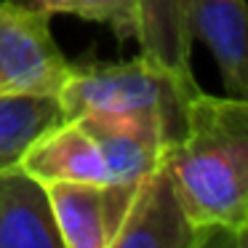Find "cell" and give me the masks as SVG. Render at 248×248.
Returning <instances> with one entry per match:
<instances>
[{
  "label": "cell",
  "mask_w": 248,
  "mask_h": 248,
  "mask_svg": "<svg viewBox=\"0 0 248 248\" xmlns=\"http://www.w3.org/2000/svg\"><path fill=\"white\" fill-rule=\"evenodd\" d=\"M200 91L195 80L152 64L147 56L131 62H86L72 64L62 83L59 99L64 120L104 118L128 120L155 128L168 147L184 134L187 102Z\"/></svg>",
  "instance_id": "cell-2"
},
{
  "label": "cell",
  "mask_w": 248,
  "mask_h": 248,
  "mask_svg": "<svg viewBox=\"0 0 248 248\" xmlns=\"http://www.w3.org/2000/svg\"><path fill=\"white\" fill-rule=\"evenodd\" d=\"M134 189L128 184H46L62 248H112Z\"/></svg>",
  "instance_id": "cell-4"
},
{
  "label": "cell",
  "mask_w": 248,
  "mask_h": 248,
  "mask_svg": "<svg viewBox=\"0 0 248 248\" xmlns=\"http://www.w3.org/2000/svg\"><path fill=\"white\" fill-rule=\"evenodd\" d=\"M93 136L99 152L107 166L109 184L136 187L163 163L168 141L155 128L128 120H104V118H78Z\"/></svg>",
  "instance_id": "cell-9"
},
{
  "label": "cell",
  "mask_w": 248,
  "mask_h": 248,
  "mask_svg": "<svg viewBox=\"0 0 248 248\" xmlns=\"http://www.w3.org/2000/svg\"><path fill=\"white\" fill-rule=\"evenodd\" d=\"M67 70L51 16L0 0V93H59Z\"/></svg>",
  "instance_id": "cell-3"
},
{
  "label": "cell",
  "mask_w": 248,
  "mask_h": 248,
  "mask_svg": "<svg viewBox=\"0 0 248 248\" xmlns=\"http://www.w3.org/2000/svg\"><path fill=\"white\" fill-rule=\"evenodd\" d=\"M62 120L56 93H0V168L19 166L24 152Z\"/></svg>",
  "instance_id": "cell-11"
},
{
  "label": "cell",
  "mask_w": 248,
  "mask_h": 248,
  "mask_svg": "<svg viewBox=\"0 0 248 248\" xmlns=\"http://www.w3.org/2000/svg\"><path fill=\"white\" fill-rule=\"evenodd\" d=\"M141 56L182 80L192 78V30L187 0H139Z\"/></svg>",
  "instance_id": "cell-10"
},
{
  "label": "cell",
  "mask_w": 248,
  "mask_h": 248,
  "mask_svg": "<svg viewBox=\"0 0 248 248\" xmlns=\"http://www.w3.org/2000/svg\"><path fill=\"white\" fill-rule=\"evenodd\" d=\"M67 14L109 24L118 40H139V0H67Z\"/></svg>",
  "instance_id": "cell-12"
},
{
  "label": "cell",
  "mask_w": 248,
  "mask_h": 248,
  "mask_svg": "<svg viewBox=\"0 0 248 248\" xmlns=\"http://www.w3.org/2000/svg\"><path fill=\"white\" fill-rule=\"evenodd\" d=\"M19 168L38 182H88L109 184L107 166L93 136L80 120H62L46 131L32 147L22 155Z\"/></svg>",
  "instance_id": "cell-6"
},
{
  "label": "cell",
  "mask_w": 248,
  "mask_h": 248,
  "mask_svg": "<svg viewBox=\"0 0 248 248\" xmlns=\"http://www.w3.org/2000/svg\"><path fill=\"white\" fill-rule=\"evenodd\" d=\"M0 248H62L46 184L24 168H0Z\"/></svg>",
  "instance_id": "cell-7"
},
{
  "label": "cell",
  "mask_w": 248,
  "mask_h": 248,
  "mask_svg": "<svg viewBox=\"0 0 248 248\" xmlns=\"http://www.w3.org/2000/svg\"><path fill=\"white\" fill-rule=\"evenodd\" d=\"M192 38L205 40L230 96H248L246 0H187Z\"/></svg>",
  "instance_id": "cell-8"
},
{
  "label": "cell",
  "mask_w": 248,
  "mask_h": 248,
  "mask_svg": "<svg viewBox=\"0 0 248 248\" xmlns=\"http://www.w3.org/2000/svg\"><path fill=\"white\" fill-rule=\"evenodd\" d=\"M14 3L30 8V11L46 14V16H54V14H67V0H14Z\"/></svg>",
  "instance_id": "cell-13"
},
{
  "label": "cell",
  "mask_w": 248,
  "mask_h": 248,
  "mask_svg": "<svg viewBox=\"0 0 248 248\" xmlns=\"http://www.w3.org/2000/svg\"><path fill=\"white\" fill-rule=\"evenodd\" d=\"M176 198L200 246H246L248 235V104L198 91L184 134L163 155Z\"/></svg>",
  "instance_id": "cell-1"
},
{
  "label": "cell",
  "mask_w": 248,
  "mask_h": 248,
  "mask_svg": "<svg viewBox=\"0 0 248 248\" xmlns=\"http://www.w3.org/2000/svg\"><path fill=\"white\" fill-rule=\"evenodd\" d=\"M112 248H195V232L163 163L136 184Z\"/></svg>",
  "instance_id": "cell-5"
}]
</instances>
